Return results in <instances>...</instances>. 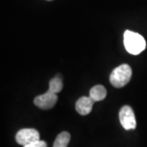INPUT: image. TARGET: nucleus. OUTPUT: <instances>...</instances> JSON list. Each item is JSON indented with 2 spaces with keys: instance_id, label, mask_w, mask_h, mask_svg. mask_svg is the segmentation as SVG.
Here are the masks:
<instances>
[{
  "instance_id": "39448f33",
  "label": "nucleus",
  "mask_w": 147,
  "mask_h": 147,
  "mask_svg": "<svg viewBox=\"0 0 147 147\" xmlns=\"http://www.w3.org/2000/svg\"><path fill=\"white\" fill-rule=\"evenodd\" d=\"M57 101V95L48 90L44 94L39 95L34 98V105L42 110L52 109Z\"/></svg>"
},
{
  "instance_id": "1a4fd4ad",
  "label": "nucleus",
  "mask_w": 147,
  "mask_h": 147,
  "mask_svg": "<svg viewBox=\"0 0 147 147\" xmlns=\"http://www.w3.org/2000/svg\"><path fill=\"white\" fill-rule=\"evenodd\" d=\"M63 88V84L62 80L60 77H55L51 79L49 83V90L53 92L54 93H58L60 92Z\"/></svg>"
},
{
  "instance_id": "20e7f679",
  "label": "nucleus",
  "mask_w": 147,
  "mask_h": 147,
  "mask_svg": "<svg viewBox=\"0 0 147 147\" xmlns=\"http://www.w3.org/2000/svg\"><path fill=\"white\" fill-rule=\"evenodd\" d=\"M39 140V132L34 128H23L18 131L16 135V142L23 146Z\"/></svg>"
},
{
  "instance_id": "7ed1b4c3",
  "label": "nucleus",
  "mask_w": 147,
  "mask_h": 147,
  "mask_svg": "<svg viewBox=\"0 0 147 147\" xmlns=\"http://www.w3.org/2000/svg\"><path fill=\"white\" fill-rule=\"evenodd\" d=\"M119 121L125 130H132L137 127V121L134 112L130 106L124 105L119 111Z\"/></svg>"
},
{
  "instance_id": "423d86ee",
  "label": "nucleus",
  "mask_w": 147,
  "mask_h": 147,
  "mask_svg": "<svg viewBox=\"0 0 147 147\" xmlns=\"http://www.w3.org/2000/svg\"><path fill=\"white\" fill-rule=\"evenodd\" d=\"M94 100L90 96H83L79 98L76 102L75 109L77 112L81 115H87L92 110V106L94 104Z\"/></svg>"
},
{
  "instance_id": "6e6552de",
  "label": "nucleus",
  "mask_w": 147,
  "mask_h": 147,
  "mask_svg": "<svg viewBox=\"0 0 147 147\" xmlns=\"http://www.w3.org/2000/svg\"><path fill=\"white\" fill-rule=\"evenodd\" d=\"M69 140H70V135L69 132L67 131L61 132L56 138L53 144V147H67Z\"/></svg>"
},
{
  "instance_id": "9d476101",
  "label": "nucleus",
  "mask_w": 147,
  "mask_h": 147,
  "mask_svg": "<svg viewBox=\"0 0 147 147\" xmlns=\"http://www.w3.org/2000/svg\"><path fill=\"white\" fill-rule=\"evenodd\" d=\"M23 147H47V145L45 142L39 140V141L30 143V144L26 145V146H25Z\"/></svg>"
},
{
  "instance_id": "f03ea898",
  "label": "nucleus",
  "mask_w": 147,
  "mask_h": 147,
  "mask_svg": "<svg viewBox=\"0 0 147 147\" xmlns=\"http://www.w3.org/2000/svg\"><path fill=\"white\" fill-rule=\"evenodd\" d=\"M131 68L127 64H123L110 74V82L115 88H120L129 83L131 77Z\"/></svg>"
},
{
  "instance_id": "0eeeda50",
  "label": "nucleus",
  "mask_w": 147,
  "mask_h": 147,
  "mask_svg": "<svg viewBox=\"0 0 147 147\" xmlns=\"http://www.w3.org/2000/svg\"><path fill=\"white\" fill-rule=\"evenodd\" d=\"M89 96L94 101L104 100L106 96V89L102 85H96L90 90Z\"/></svg>"
},
{
  "instance_id": "f257e3e1",
  "label": "nucleus",
  "mask_w": 147,
  "mask_h": 147,
  "mask_svg": "<svg viewBox=\"0 0 147 147\" xmlns=\"http://www.w3.org/2000/svg\"><path fill=\"white\" fill-rule=\"evenodd\" d=\"M123 42L126 50L131 55H138L146 47V42L143 37L135 32L126 30L123 34Z\"/></svg>"
},
{
  "instance_id": "9b49d317",
  "label": "nucleus",
  "mask_w": 147,
  "mask_h": 147,
  "mask_svg": "<svg viewBox=\"0 0 147 147\" xmlns=\"http://www.w3.org/2000/svg\"><path fill=\"white\" fill-rule=\"evenodd\" d=\"M48 1H51V0H48Z\"/></svg>"
}]
</instances>
